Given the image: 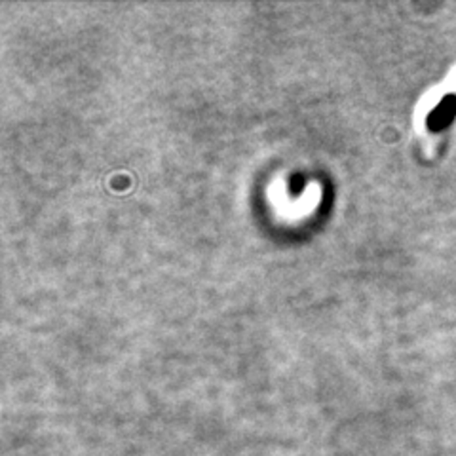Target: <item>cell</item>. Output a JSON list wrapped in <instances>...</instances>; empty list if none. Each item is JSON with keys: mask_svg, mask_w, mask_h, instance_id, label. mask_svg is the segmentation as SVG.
<instances>
[{"mask_svg": "<svg viewBox=\"0 0 456 456\" xmlns=\"http://www.w3.org/2000/svg\"><path fill=\"white\" fill-rule=\"evenodd\" d=\"M456 118V95L455 93H448L445 97L441 99L437 106L433 108L432 113L428 114L426 118V124H428V129L430 131H443L447 129L453 120Z\"/></svg>", "mask_w": 456, "mask_h": 456, "instance_id": "1", "label": "cell"}]
</instances>
